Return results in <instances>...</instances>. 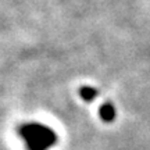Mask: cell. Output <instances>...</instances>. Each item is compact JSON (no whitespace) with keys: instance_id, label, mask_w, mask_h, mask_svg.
<instances>
[]
</instances>
